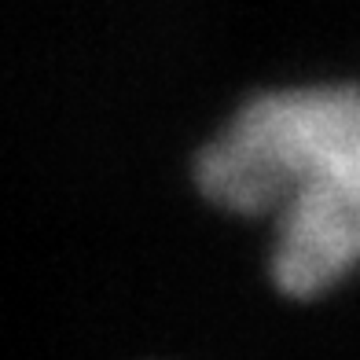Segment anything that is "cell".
<instances>
[{
	"label": "cell",
	"instance_id": "obj_1",
	"mask_svg": "<svg viewBox=\"0 0 360 360\" xmlns=\"http://www.w3.org/2000/svg\"><path fill=\"white\" fill-rule=\"evenodd\" d=\"M199 188L232 214H272V280L313 298L360 265V89L269 92L199 155Z\"/></svg>",
	"mask_w": 360,
	"mask_h": 360
}]
</instances>
